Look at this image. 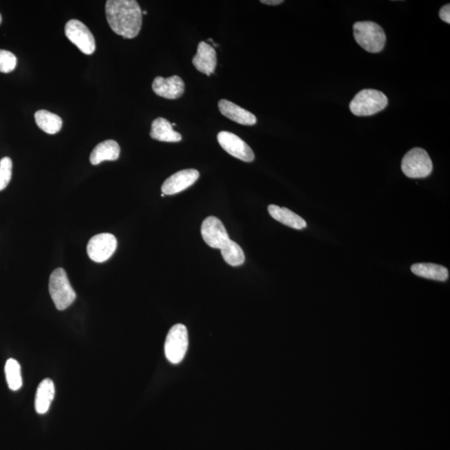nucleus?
Here are the masks:
<instances>
[{"label": "nucleus", "mask_w": 450, "mask_h": 450, "mask_svg": "<svg viewBox=\"0 0 450 450\" xmlns=\"http://www.w3.org/2000/svg\"><path fill=\"white\" fill-rule=\"evenodd\" d=\"M152 88L157 96L168 100H176L183 96L185 85L182 78L173 75L169 78L156 77L153 82Z\"/></svg>", "instance_id": "f8f14e48"}, {"label": "nucleus", "mask_w": 450, "mask_h": 450, "mask_svg": "<svg viewBox=\"0 0 450 450\" xmlns=\"http://www.w3.org/2000/svg\"><path fill=\"white\" fill-rule=\"evenodd\" d=\"M218 141L221 147L236 159L244 162L254 161L255 153L252 149L236 134L227 131L220 132L218 134Z\"/></svg>", "instance_id": "9d476101"}, {"label": "nucleus", "mask_w": 450, "mask_h": 450, "mask_svg": "<svg viewBox=\"0 0 450 450\" xmlns=\"http://www.w3.org/2000/svg\"><path fill=\"white\" fill-rule=\"evenodd\" d=\"M219 111L224 116L230 118L232 121L243 125H255L257 122L255 114L248 110L239 107L226 100H221L218 104Z\"/></svg>", "instance_id": "4468645a"}, {"label": "nucleus", "mask_w": 450, "mask_h": 450, "mask_svg": "<svg viewBox=\"0 0 450 450\" xmlns=\"http://www.w3.org/2000/svg\"><path fill=\"white\" fill-rule=\"evenodd\" d=\"M17 66V58L10 51L0 50V72L10 73Z\"/></svg>", "instance_id": "b1692460"}, {"label": "nucleus", "mask_w": 450, "mask_h": 450, "mask_svg": "<svg viewBox=\"0 0 450 450\" xmlns=\"http://www.w3.org/2000/svg\"><path fill=\"white\" fill-rule=\"evenodd\" d=\"M200 173L196 169H184L168 178L162 185L161 191L164 195H176L192 186L199 180Z\"/></svg>", "instance_id": "9b49d317"}, {"label": "nucleus", "mask_w": 450, "mask_h": 450, "mask_svg": "<svg viewBox=\"0 0 450 450\" xmlns=\"http://www.w3.org/2000/svg\"><path fill=\"white\" fill-rule=\"evenodd\" d=\"M355 41L369 53H380L385 48L386 35L378 23L371 21L355 23L353 27Z\"/></svg>", "instance_id": "f03ea898"}, {"label": "nucleus", "mask_w": 450, "mask_h": 450, "mask_svg": "<svg viewBox=\"0 0 450 450\" xmlns=\"http://www.w3.org/2000/svg\"><path fill=\"white\" fill-rule=\"evenodd\" d=\"M120 155V147L116 141L109 140L102 142L94 149L90 155V163L98 165L103 161H114L118 159Z\"/></svg>", "instance_id": "dca6fc26"}, {"label": "nucleus", "mask_w": 450, "mask_h": 450, "mask_svg": "<svg viewBox=\"0 0 450 450\" xmlns=\"http://www.w3.org/2000/svg\"><path fill=\"white\" fill-rule=\"evenodd\" d=\"M116 236L109 233L94 236L87 246V253L89 257L96 263L107 261L114 255L117 248Z\"/></svg>", "instance_id": "6e6552de"}, {"label": "nucleus", "mask_w": 450, "mask_h": 450, "mask_svg": "<svg viewBox=\"0 0 450 450\" xmlns=\"http://www.w3.org/2000/svg\"><path fill=\"white\" fill-rule=\"evenodd\" d=\"M268 211L272 218L284 225H287V226L295 228V230H303L307 226L305 219L296 215L293 211H290L289 208L270 204L268 207Z\"/></svg>", "instance_id": "f3484780"}, {"label": "nucleus", "mask_w": 450, "mask_h": 450, "mask_svg": "<svg viewBox=\"0 0 450 450\" xmlns=\"http://www.w3.org/2000/svg\"><path fill=\"white\" fill-rule=\"evenodd\" d=\"M402 171L411 179H423L433 171V163L429 153L425 149L414 148L403 158Z\"/></svg>", "instance_id": "39448f33"}, {"label": "nucleus", "mask_w": 450, "mask_h": 450, "mask_svg": "<svg viewBox=\"0 0 450 450\" xmlns=\"http://www.w3.org/2000/svg\"><path fill=\"white\" fill-rule=\"evenodd\" d=\"M105 14L114 33L125 39H133L140 34L143 14L136 0H108Z\"/></svg>", "instance_id": "f257e3e1"}, {"label": "nucleus", "mask_w": 450, "mask_h": 450, "mask_svg": "<svg viewBox=\"0 0 450 450\" xmlns=\"http://www.w3.org/2000/svg\"><path fill=\"white\" fill-rule=\"evenodd\" d=\"M150 137L153 140L169 143H175L182 140V136L176 132L171 122L164 118H158L153 121Z\"/></svg>", "instance_id": "2eb2a0df"}, {"label": "nucleus", "mask_w": 450, "mask_h": 450, "mask_svg": "<svg viewBox=\"0 0 450 450\" xmlns=\"http://www.w3.org/2000/svg\"><path fill=\"white\" fill-rule=\"evenodd\" d=\"M5 372L8 386L12 392H18L23 385L21 368L19 362L14 358L8 359Z\"/></svg>", "instance_id": "4be33fe9"}, {"label": "nucleus", "mask_w": 450, "mask_h": 450, "mask_svg": "<svg viewBox=\"0 0 450 450\" xmlns=\"http://www.w3.org/2000/svg\"><path fill=\"white\" fill-rule=\"evenodd\" d=\"M34 118L39 128L47 133H57L62 128L63 120L57 114L48 111V110H39L35 113Z\"/></svg>", "instance_id": "aec40b11"}, {"label": "nucleus", "mask_w": 450, "mask_h": 450, "mask_svg": "<svg viewBox=\"0 0 450 450\" xmlns=\"http://www.w3.org/2000/svg\"><path fill=\"white\" fill-rule=\"evenodd\" d=\"M220 250L224 261L231 266H242L246 261V255L242 248L231 239L228 240Z\"/></svg>", "instance_id": "412c9836"}, {"label": "nucleus", "mask_w": 450, "mask_h": 450, "mask_svg": "<svg viewBox=\"0 0 450 450\" xmlns=\"http://www.w3.org/2000/svg\"><path fill=\"white\" fill-rule=\"evenodd\" d=\"M189 347L187 328L177 323L169 330L164 343V352L168 361L173 365L180 364L186 354Z\"/></svg>", "instance_id": "423d86ee"}, {"label": "nucleus", "mask_w": 450, "mask_h": 450, "mask_svg": "<svg viewBox=\"0 0 450 450\" xmlns=\"http://www.w3.org/2000/svg\"><path fill=\"white\" fill-rule=\"evenodd\" d=\"M440 17L445 23H450V6L445 5L440 10Z\"/></svg>", "instance_id": "393cba45"}, {"label": "nucleus", "mask_w": 450, "mask_h": 450, "mask_svg": "<svg viewBox=\"0 0 450 450\" xmlns=\"http://www.w3.org/2000/svg\"><path fill=\"white\" fill-rule=\"evenodd\" d=\"M193 65L200 72L209 75L214 74L217 65V54L214 47L206 42H200Z\"/></svg>", "instance_id": "ddd939ff"}, {"label": "nucleus", "mask_w": 450, "mask_h": 450, "mask_svg": "<svg viewBox=\"0 0 450 450\" xmlns=\"http://www.w3.org/2000/svg\"><path fill=\"white\" fill-rule=\"evenodd\" d=\"M260 2L267 6H279L283 3V0H261Z\"/></svg>", "instance_id": "a878e982"}, {"label": "nucleus", "mask_w": 450, "mask_h": 450, "mask_svg": "<svg viewBox=\"0 0 450 450\" xmlns=\"http://www.w3.org/2000/svg\"><path fill=\"white\" fill-rule=\"evenodd\" d=\"M55 394L54 384L50 378H45L39 384L35 396V410L39 414L48 412Z\"/></svg>", "instance_id": "a211bd4d"}, {"label": "nucleus", "mask_w": 450, "mask_h": 450, "mask_svg": "<svg viewBox=\"0 0 450 450\" xmlns=\"http://www.w3.org/2000/svg\"><path fill=\"white\" fill-rule=\"evenodd\" d=\"M201 235L208 246L219 250L231 239L222 221L215 216H209L204 220Z\"/></svg>", "instance_id": "1a4fd4ad"}, {"label": "nucleus", "mask_w": 450, "mask_h": 450, "mask_svg": "<svg viewBox=\"0 0 450 450\" xmlns=\"http://www.w3.org/2000/svg\"><path fill=\"white\" fill-rule=\"evenodd\" d=\"M49 290L55 307L65 310L74 302L76 293L71 286L68 276L64 268L54 270L50 277Z\"/></svg>", "instance_id": "7ed1b4c3"}, {"label": "nucleus", "mask_w": 450, "mask_h": 450, "mask_svg": "<svg viewBox=\"0 0 450 450\" xmlns=\"http://www.w3.org/2000/svg\"><path fill=\"white\" fill-rule=\"evenodd\" d=\"M2 23V17L1 14H0V25H1Z\"/></svg>", "instance_id": "bb28decb"}, {"label": "nucleus", "mask_w": 450, "mask_h": 450, "mask_svg": "<svg viewBox=\"0 0 450 450\" xmlns=\"http://www.w3.org/2000/svg\"><path fill=\"white\" fill-rule=\"evenodd\" d=\"M65 32L69 41L77 46L82 53L90 55L96 51V39L85 23L77 19H71L66 23Z\"/></svg>", "instance_id": "0eeeda50"}, {"label": "nucleus", "mask_w": 450, "mask_h": 450, "mask_svg": "<svg viewBox=\"0 0 450 450\" xmlns=\"http://www.w3.org/2000/svg\"><path fill=\"white\" fill-rule=\"evenodd\" d=\"M142 14H147V12H146V11L142 12Z\"/></svg>", "instance_id": "cd10ccee"}, {"label": "nucleus", "mask_w": 450, "mask_h": 450, "mask_svg": "<svg viewBox=\"0 0 450 450\" xmlns=\"http://www.w3.org/2000/svg\"><path fill=\"white\" fill-rule=\"evenodd\" d=\"M13 163L9 157L0 160V191H3L10 184L12 177Z\"/></svg>", "instance_id": "5701e85b"}, {"label": "nucleus", "mask_w": 450, "mask_h": 450, "mask_svg": "<svg viewBox=\"0 0 450 450\" xmlns=\"http://www.w3.org/2000/svg\"><path fill=\"white\" fill-rule=\"evenodd\" d=\"M411 271L413 274L420 276V277L437 280V281H446L449 279V270L440 264H416L411 266Z\"/></svg>", "instance_id": "6ab92c4d"}, {"label": "nucleus", "mask_w": 450, "mask_h": 450, "mask_svg": "<svg viewBox=\"0 0 450 450\" xmlns=\"http://www.w3.org/2000/svg\"><path fill=\"white\" fill-rule=\"evenodd\" d=\"M388 103L384 93L376 89H363L350 102V109L354 116H370L385 109Z\"/></svg>", "instance_id": "20e7f679"}]
</instances>
